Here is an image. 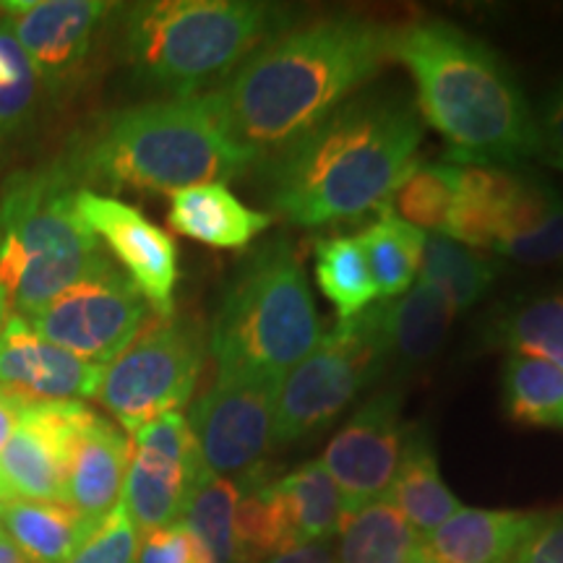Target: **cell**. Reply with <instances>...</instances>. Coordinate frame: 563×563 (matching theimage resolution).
<instances>
[{"label":"cell","instance_id":"obj_26","mask_svg":"<svg viewBox=\"0 0 563 563\" xmlns=\"http://www.w3.org/2000/svg\"><path fill=\"white\" fill-rule=\"evenodd\" d=\"M95 530L63 501L3 504V532L30 563H66Z\"/></svg>","mask_w":563,"mask_h":563},{"label":"cell","instance_id":"obj_20","mask_svg":"<svg viewBox=\"0 0 563 563\" xmlns=\"http://www.w3.org/2000/svg\"><path fill=\"white\" fill-rule=\"evenodd\" d=\"M540 519V511L462 506L422 540V548L441 563H509Z\"/></svg>","mask_w":563,"mask_h":563},{"label":"cell","instance_id":"obj_43","mask_svg":"<svg viewBox=\"0 0 563 563\" xmlns=\"http://www.w3.org/2000/svg\"><path fill=\"white\" fill-rule=\"evenodd\" d=\"M0 563H30L24 559V553L11 543L5 534H0Z\"/></svg>","mask_w":563,"mask_h":563},{"label":"cell","instance_id":"obj_21","mask_svg":"<svg viewBox=\"0 0 563 563\" xmlns=\"http://www.w3.org/2000/svg\"><path fill=\"white\" fill-rule=\"evenodd\" d=\"M386 357L397 371H415L431 363L454 321V308L426 282H415L405 295L376 302Z\"/></svg>","mask_w":563,"mask_h":563},{"label":"cell","instance_id":"obj_33","mask_svg":"<svg viewBox=\"0 0 563 563\" xmlns=\"http://www.w3.org/2000/svg\"><path fill=\"white\" fill-rule=\"evenodd\" d=\"M313 262L319 290L332 302L340 321L355 319L378 300L376 282L371 277L365 253L355 238H321L313 245Z\"/></svg>","mask_w":563,"mask_h":563},{"label":"cell","instance_id":"obj_36","mask_svg":"<svg viewBox=\"0 0 563 563\" xmlns=\"http://www.w3.org/2000/svg\"><path fill=\"white\" fill-rule=\"evenodd\" d=\"M42 91L30 60L0 24V150L32 123Z\"/></svg>","mask_w":563,"mask_h":563},{"label":"cell","instance_id":"obj_31","mask_svg":"<svg viewBox=\"0 0 563 563\" xmlns=\"http://www.w3.org/2000/svg\"><path fill=\"white\" fill-rule=\"evenodd\" d=\"M506 418L527 428L563 431V371L530 355H509L501 371Z\"/></svg>","mask_w":563,"mask_h":563},{"label":"cell","instance_id":"obj_18","mask_svg":"<svg viewBox=\"0 0 563 563\" xmlns=\"http://www.w3.org/2000/svg\"><path fill=\"white\" fill-rule=\"evenodd\" d=\"M129 460V435L89 407L70 452L63 501L97 527L121 501Z\"/></svg>","mask_w":563,"mask_h":563},{"label":"cell","instance_id":"obj_17","mask_svg":"<svg viewBox=\"0 0 563 563\" xmlns=\"http://www.w3.org/2000/svg\"><path fill=\"white\" fill-rule=\"evenodd\" d=\"M102 371L47 342L26 316L9 313L0 334V389L40 402H84L97 397Z\"/></svg>","mask_w":563,"mask_h":563},{"label":"cell","instance_id":"obj_19","mask_svg":"<svg viewBox=\"0 0 563 563\" xmlns=\"http://www.w3.org/2000/svg\"><path fill=\"white\" fill-rule=\"evenodd\" d=\"M167 222L183 238L220 251H241L274 224L269 211L251 209L224 183H203L170 196Z\"/></svg>","mask_w":563,"mask_h":563},{"label":"cell","instance_id":"obj_30","mask_svg":"<svg viewBox=\"0 0 563 563\" xmlns=\"http://www.w3.org/2000/svg\"><path fill=\"white\" fill-rule=\"evenodd\" d=\"M418 543V534L402 514L382 498L344 514L334 559L336 563H407Z\"/></svg>","mask_w":563,"mask_h":563},{"label":"cell","instance_id":"obj_28","mask_svg":"<svg viewBox=\"0 0 563 563\" xmlns=\"http://www.w3.org/2000/svg\"><path fill=\"white\" fill-rule=\"evenodd\" d=\"M355 241L361 243L382 300L399 298L418 282L426 232L399 220L389 207L378 209L376 220L365 224Z\"/></svg>","mask_w":563,"mask_h":563},{"label":"cell","instance_id":"obj_44","mask_svg":"<svg viewBox=\"0 0 563 563\" xmlns=\"http://www.w3.org/2000/svg\"><path fill=\"white\" fill-rule=\"evenodd\" d=\"M9 313H11L9 295H5L3 285H0V334H3V327H5V321H9Z\"/></svg>","mask_w":563,"mask_h":563},{"label":"cell","instance_id":"obj_47","mask_svg":"<svg viewBox=\"0 0 563 563\" xmlns=\"http://www.w3.org/2000/svg\"><path fill=\"white\" fill-rule=\"evenodd\" d=\"M0 534H5L3 532V504H0Z\"/></svg>","mask_w":563,"mask_h":563},{"label":"cell","instance_id":"obj_10","mask_svg":"<svg viewBox=\"0 0 563 563\" xmlns=\"http://www.w3.org/2000/svg\"><path fill=\"white\" fill-rule=\"evenodd\" d=\"M152 308L110 258L26 316L34 332L91 365H110L150 321Z\"/></svg>","mask_w":563,"mask_h":563},{"label":"cell","instance_id":"obj_8","mask_svg":"<svg viewBox=\"0 0 563 563\" xmlns=\"http://www.w3.org/2000/svg\"><path fill=\"white\" fill-rule=\"evenodd\" d=\"M376 306V302H373ZM340 321L282 378L274 449L316 439L389 368L376 308Z\"/></svg>","mask_w":563,"mask_h":563},{"label":"cell","instance_id":"obj_41","mask_svg":"<svg viewBox=\"0 0 563 563\" xmlns=\"http://www.w3.org/2000/svg\"><path fill=\"white\" fill-rule=\"evenodd\" d=\"M26 402H30V397H21V394L0 389V452H3L5 443H9ZM0 504H3V493H0Z\"/></svg>","mask_w":563,"mask_h":563},{"label":"cell","instance_id":"obj_11","mask_svg":"<svg viewBox=\"0 0 563 563\" xmlns=\"http://www.w3.org/2000/svg\"><path fill=\"white\" fill-rule=\"evenodd\" d=\"M279 384L266 378H214L196 399L186 420L207 473L238 483L264 473L274 449Z\"/></svg>","mask_w":563,"mask_h":563},{"label":"cell","instance_id":"obj_25","mask_svg":"<svg viewBox=\"0 0 563 563\" xmlns=\"http://www.w3.org/2000/svg\"><path fill=\"white\" fill-rule=\"evenodd\" d=\"M483 344L538 357L563 371V295H530L498 308L485 323Z\"/></svg>","mask_w":563,"mask_h":563},{"label":"cell","instance_id":"obj_7","mask_svg":"<svg viewBox=\"0 0 563 563\" xmlns=\"http://www.w3.org/2000/svg\"><path fill=\"white\" fill-rule=\"evenodd\" d=\"M76 191L60 159L13 173L0 188V285L13 313H37L108 258Z\"/></svg>","mask_w":563,"mask_h":563},{"label":"cell","instance_id":"obj_40","mask_svg":"<svg viewBox=\"0 0 563 563\" xmlns=\"http://www.w3.org/2000/svg\"><path fill=\"white\" fill-rule=\"evenodd\" d=\"M534 121L543 141V157H563V79L545 91Z\"/></svg>","mask_w":563,"mask_h":563},{"label":"cell","instance_id":"obj_16","mask_svg":"<svg viewBox=\"0 0 563 563\" xmlns=\"http://www.w3.org/2000/svg\"><path fill=\"white\" fill-rule=\"evenodd\" d=\"M87 410L84 402H26L0 452L3 504L63 501L70 452Z\"/></svg>","mask_w":563,"mask_h":563},{"label":"cell","instance_id":"obj_1","mask_svg":"<svg viewBox=\"0 0 563 563\" xmlns=\"http://www.w3.org/2000/svg\"><path fill=\"white\" fill-rule=\"evenodd\" d=\"M422 118L399 91H363L290 144L256 159V178L274 220L319 228L389 203L418 162Z\"/></svg>","mask_w":563,"mask_h":563},{"label":"cell","instance_id":"obj_38","mask_svg":"<svg viewBox=\"0 0 563 563\" xmlns=\"http://www.w3.org/2000/svg\"><path fill=\"white\" fill-rule=\"evenodd\" d=\"M136 563H211L194 532L183 522L141 534Z\"/></svg>","mask_w":563,"mask_h":563},{"label":"cell","instance_id":"obj_4","mask_svg":"<svg viewBox=\"0 0 563 563\" xmlns=\"http://www.w3.org/2000/svg\"><path fill=\"white\" fill-rule=\"evenodd\" d=\"M256 159L230 136L209 95L162 97L110 112L60 157L79 188L170 196L241 178Z\"/></svg>","mask_w":563,"mask_h":563},{"label":"cell","instance_id":"obj_14","mask_svg":"<svg viewBox=\"0 0 563 563\" xmlns=\"http://www.w3.org/2000/svg\"><path fill=\"white\" fill-rule=\"evenodd\" d=\"M112 9L118 5L104 0H5L0 16L30 60L42 95L60 97L81 76Z\"/></svg>","mask_w":563,"mask_h":563},{"label":"cell","instance_id":"obj_24","mask_svg":"<svg viewBox=\"0 0 563 563\" xmlns=\"http://www.w3.org/2000/svg\"><path fill=\"white\" fill-rule=\"evenodd\" d=\"M386 501L402 514L420 543L462 509L460 498L441 481L439 460L422 428L407 431L402 462L386 493Z\"/></svg>","mask_w":563,"mask_h":563},{"label":"cell","instance_id":"obj_29","mask_svg":"<svg viewBox=\"0 0 563 563\" xmlns=\"http://www.w3.org/2000/svg\"><path fill=\"white\" fill-rule=\"evenodd\" d=\"M274 488L285 504L298 545L332 543L340 532L344 504L321 460H308L290 473L274 477Z\"/></svg>","mask_w":563,"mask_h":563},{"label":"cell","instance_id":"obj_15","mask_svg":"<svg viewBox=\"0 0 563 563\" xmlns=\"http://www.w3.org/2000/svg\"><path fill=\"white\" fill-rule=\"evenodd\" d=\"M76 207L91 235L110 251L115 266L150 302L152 313H175L178 245L136 207L89 188L76 191Z\"/></svg>","mask_w":563,"mask_h":563},{"label":"cell","instance_id":"obj_27","mask_svg":"<svg viewBox=\"0 0 563 563\" xmlns=\"http://www.w3.org/2000/svg\"><path fill=\"white\" fill-rule=\"evenodd\" d=\"M298 545L290 517L282 504L274 477L258 473L241 481L235 509V555L238 563H264Z\"/></svg>","mask_w":563,"mask_h":563},{"label":"cell","instance_id":"obj_13","mask_svg":"<svg viewBox=\"0 0 563 563\" xmlns=\"http://www.w3.org/2000/svg\"><path fill=\"white\" fill-rule=\"evenodd\" d=\"M402 389L376 391L323 449L321 464L340 488L344 514L382 501L389 493L410 431L402 422Z\"/></svg>","mask_w":563,"mask_h":563},{"label":"cell","instance_id":"obj_12","mask_svg":"<svg viewBox=\"0 0 563 563\" xmlns=\"http://www.w3.org/2000/svg\"><path fill=\"white\" fill-rule=\"evenodd\" d=\"M207 473L183 412H167L131 435L121 501L141 534L180 522L188 496Z\"/></svg>","mask_w":563,"mask_h":563},{"label":"cell","instance_id":"obj_2","mask_svg":"<svg viewBox=\"0 0 563 563\" xmlns=\"http://www.w3.org/2000/svg\"><path fill=\"white\" fill-rule=\"evenodd\" d=\"M389 63V24L342 13L274 34L207 95L230 136L264 157L361 95Z\"/></svg>","mask_w":563,"mask_h":563},{"label":"cell","instance_id":"obj_35","mask_svg":"<svg viewBox=\"0 0 563 563\" xmlns=\"http://www.w3.org/2000/svg\"><path fill=\"white\" fill-rule=\"evenodd\" d=\"M456 191V165L452 162H415L402 183L389 196V207L399 220L426 232L441 235Z\"/></svg>","mask_w":563,"mask_h":563},{"label":"cell","instance_id":"obj_48","mask_svg":"<svg viewBox=\"0 0 563 563\" xmlns=\"http://www.w3.org/2000/svg\"><path fill=\"white\" fill-rule=\"evenodd\" d=\"M0 24H3V16H0Z\"/></svg>","mask_w":563,"mask_h":563},{"label":"cell","instance_id":"obj_37","mask_svg":"<svg viewBox=\"0 0 563 563\" xmlns=\"http://www.w3.org/2000/svg\"><path fill=\"white\" fill-rule=\"evenodd\" d=\"M141 532L133 525L129 509L118 501L108 517L87 534L66 563H136Z\"/></svg>","mask_w":563,"mask_h":563},{"label":"cell","instance_id":"obj_45","mask_svg":"<svg viewBox=\"0 0 563 563\" xmlns=\"http://www.w3.org/2000/svg\"><path fill=\"white\" fill-rule=\"evenodd\" d=\"M407 563H441V561H435L431 553L426 551V548H422V543H418V548H415L412 551V555H410V561Z\"/></svg>","mask_w":563,"mask_h":563},{"label":"cell","instance_id":"obj_6","mask_svg":"<svg viewBox=\"0 0 563 563\" xmlns=\"http://www.w3.org/2000/svg\"><path fill=\"white\" fill-rule=\"evenodd\" d=\"M321 340L300 253L285 235L258 243L224 287L209 332L217 378H282Z\"/></svg>","mask_w":563,"mask_h":563},{"label":"cell","instance_id":"obj_3","mask_svg":"<svg viewBox=\"0 0 563 563\" xmlns=\"http://www.w3.org/2000/svg\"><path fill=\"white\" fill-rule=\"evenodd\" d=\"M389 60L410 74L415 108L446 139V162L506 167L543 157L525 89L481 37L452 21H405L389 26Z\"/></svg>","mask_w":563,"mask_h":563},{"label":"cell","instance_id":"obj_46","mask_svg":"<svg viewBox=\"0 0 563 563\" xmlns=\"http://www.w3.org/2000/svg\"><path fill=\"white\" fill-rule=\"evenodd\" d=\"M540 159H543L548 167H553V170L563 173V157H540Z\"/></svg>","mask_w":563,"mask_h":563},{"label":"cell","instance_id":"obj_22","mask_svg":"<svg viewBox=\"0 0 563 563\" xmlns=\"http://www.w3.org/2000/svg\"><path fill=\"white\" fill-rule=\"evenodd\" d=\"M493 251L525 266L563 264V194L559 188L538 175L522 173Z\"/></svg>","mask_w":563,"mask_h":563},{"label":"cell","instance_id":"obj_5","mask_svg":"<svg viewBox=\"0 0 563 563\" xmlns=\"http://www.w3.org/2000/svg\"><path fill=\"white\" fill-rule=\"evenodd\" d=\"M285 5L256 0H150L123 11L121 53L133 76L170 97L217 89L290 26Z\"/></svg>","mask_w":563,"mask_h":563},{"label":"cell","instance_id":"obj_39","mask_svg":"<svg viewBox=\"0 0 563 563\" xmlns=\"http://www.w3.org/2000/svg\"><path fill=\"white\" fill-rule=\"evenodd\" d=\"M509 563H563V511L543 514Z\"/></svg>","mask_w":563,"mask_h":563},{"label":"cell","instance_id":"obj_34","mask_svg":"<svg viewBox=\"0 0 563 563\" xmlns=\"http://www.w3.org/2000/svg\"><path fill=\"white\" fill-rule=\"evenodd\" d=\"M241 483L203 473L188 496L180 522L194 532L211 563H238L235 555V509Z\"/></svg>","mask_w":563,"mask_h":563},{"label":"cell","instance_id":"obj_42","mask_svg":"<svg viewBox=\"0 0 563 563\" xmlns=\"http://www.w3.org/2000/svg\"><path fill=\"white\" fill-rule=\"evenodd\" d=\"M264 563H336V559H334L332 543H311V545L292 548V551L282 555H274V559Z\"/></svg>","mask_w":563,"mask_h":563},{"label":"cell","instance_id":"obj_32","mask_svg":"<svg viewBox=\"0 0 563 563\" xmlns=\"http://www.w3.org/2000/svg\"><path fill=\"white\" fill-rule=\"evenodd\" d=\"M418 279L441 292L454 313L467 311L481 302L496 282V266L485 253L467 249L446 235H426Z\"/></svg>","mask_w":563,"mask_h":563},{"label":"cell","instance_id":"obj_23","mask_svg":"<svg viewBox=\"0 0 563 563\" xmlns=\"http://www.w3.org/2000/svg\"><path fill=\"white\" fill-rule=\"evenodd\" d=\"M522 173L509 167L456 165V191L441 235L473 251H493Z\"/></svg>","mask_w":563,"mask_h":563},{"label":"cell","instance_id":"obj_9","mask_svg":"<svg viewBox=\"0 0 563 563\" xmlns=\"http://www.w3.org/2000/svg\"><path fill=\"white\" fill-rule=\"evenodd\" d=\"M203 355L201 329L178 316H157L104 365L97 399L121 431L136 433L167 412H180L199 384Z\"/></svg>","mask_w":563,"mask_h":563}]
</instances>
